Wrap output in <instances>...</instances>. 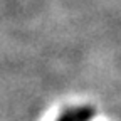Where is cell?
Masks as SVG:
<instances>
[{"label":"cell","mask_w":121,"mask_h":121,"mask_svg":"<svg viewBox=\"0 0 121 121\" xmlns=\"http://www.w3.org/2000/svg\"><path fill=\"white\" fill-rule=\"evenodd\" d=\"M94 111L91 108H78V109H69L60 116L57 121H89L93 118Z\"/></svg>","instance_id":"cell-1"}]
</instances>
